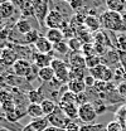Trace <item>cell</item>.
I'll return each mask as SVG.
<instances>
[{
	"mask_svg": "<svg viewBox=\"0 0 126 131\" xmlns=\"http://www.w3.org/2000/svg\"><path fill=\"white\" fill-rule=\"evenodd\" d=\"M101 27L109 32H122V14L105 10L100 15Z\"/></svg>",
	"mask_w": 126,
	"mask_h": 131,
	"instance_id": "6da1fadb",
	"label": "cell"
},
{
	"mask_svg": "<svg viewBox=\"0 0 126 131\" xmlns=\"http://www.w3.org/2000/svg\"><path fill=\"white\" fill-rule=\"evenodd\" d=\"M68 23L69 20H67L59 12L49 10L47 18L44 20V27H47L48 29H62Z\"/></svg>",
	"mask_w": 126,
	"mask_h": 131,
	"instance_id": "7a4b0ae2",
	"label": "cell"
},
{
	"mask_svg": "<svg viewBox=\"0 0 126 131\" xmlns=\"http://www.w3.org/2000/svg\"><path fill=\"white\" fill-rule=\"evenodd\" d=\"M50 67L54 69V73H56V78L58 81H61L64 84L66 82H69V66L66 61L59 59V58H54L52 61V64Z\"/></svg>",
	"mask_w": 126,
	"mask_h": 131,
	"instance_id": "3957f363",
	"label": "cell"
},
{
	"mask_svg": "<svg viewBox=\"0 0 126 131\" xmlns=\"http://www.w3.org/2000/svg\"><path fill=\"white\" fill-rule=\"evenodd\" d=\"M33 63L27 59H18L14 64L9 68V73L22 77V78H28V76L32 73Z\"/></svg>",
	"mask_w": 126,
	"mask_h": 131,
	"instance_id": "277c9868",
	"label": "cell"
},
{
	"mask_svg": "<svg viewBox=\"0 0 126 131\" xmlns=\"http://www.w3.org/2000/svg\"><path fill=\"white\" fill-rule=\"evenodd\" d=\"M90 71V74L93 77L97 82H106L109 83L113 80V74L115 72L111 69L110 67L105 64H100L97 67H94L92 69H88Z\"/></svg>",
	"mask_w": 126,
	"mask_h": 131,
	"instance_id": "5b68a950",
	"label": "cell"
},
{
	"mask_svg": "<svg viewBox=\"0 0 126 131\" xmlns=\"http://www.w3.org/2000/svg\"><path fill=\"white\" fill-rule=\"evenodd\" d=\"M97 112L94 110L93 105L91 102H87L78 107V120L83 122V125L93 124L97 118Z\"/></svg>",
	"mask_w": 126,
	"mask_h": 131,
	"instance_id": "8992f818",
	"label": "cell"
},
{
	"mask_svg": "<svg viewBox=\"0 0 126 131\" xmlns=\"http://www.w3.org/2000/svg\"><path fill=\"white\" fill-rule=\"evenodd\" d=\"M50 8H49V3L46 0H37L33 1V15L35 18V20L40 24L44 25V20L47 18Z\"/></svg>",
	"mask_w": 126,
	"mask_h": 131,
	"instance_id": "52a82bcc",
	"label": "cell"
},
{
	"mask_svg": "<svg viewBox=\"0 0 126 131\" xmlns=\"http://www.w3.org/2000/svg\"><path fill=\"white\" fill-rule=\"evenodd\" d=\"M47 118H48V121H49V126L59 127V129H64V130H66V127L72 122V120H69V118L64 115V112L61 110V107H59L58 105H57L56 111L50 115V116H48Z\"/></svg>",
	"mask_w": 126,
	"mask_h": 131,
	"instance_id": "ba28073f",
	"label": "cell"
},
{
	"mask_svg": "<svg viewBox=\"0 0 126 131\" xmlns=\"http://www.w3.org/2000/svg\"><path fill=\"white\" fill-rule=\"evenodd\" d=\"M5 78V83L6 86H10L12 88H18V90H24L25 87H30V82L27 81V78H22V77H18V76H14L12 73H8L4 76Z\"/></svg>",
	"mask_w": 126,
	"mask_h": 131,
	"instance_id": "9c48e42d",
	"label": "cell"
},
{
	"mask_svg": "<svg viewBox=\"0 0 126 131\" xmlns=\"http://www.w3.org/2000/svg\"><path fill=\"white\" fill-rule=\"evenodd\" d=\"M102 64L111 67V66H121L120 62V53L117 49H107V52L101 57Z\"/></svg>",
	"mask_w": 126,
	"mask_h": 131,
	"instance_id": "30bf717a",
	"label": "cell"
},
{
	"mask_svg": "<svg viewBox=\"0 0 126 131\" xmlns=\"http://www.w3.org/2000/svg\"><path fill=\"white\" fill-rule=\"evenodd\" d=\"M34 50L37 53H43V54H53V44L46 38V35H40L39 39L35 42L33 46Z\"/></svg>",
	"mask_w": 126,
	"mask_h": 131,
	"instance_id": "8fae6325",
	"label": "cell"
},
{
	"mask_svg": "<svg viewBox=\"0 0 126 131\" xmlns=\"http://www.w3.org/2000/svg\"><path fill=\"white\" fill-rule=\"evenodd\" d=\"M18 59H19V58H18L16 53L12 48H10L9 46H8L6 48H3V49H1L0 61L4 63V66H5L6 68H10V67H12V66H13L16 62V61H18Z\"/></svg>",
	"mask_w": 126,
	"mask_h": 131,
	"instance_id": "7c38bea8",
	"label": "cell"
},
{
	"mask_svg": "<svg viewBox=\"0 0 126 131\" xmlns=\"http://www.w3.org/2000/svg\"><path fill=\"white\" fill-rule=\"evenodd\" d=\"M67 63L69 68H86V58L79 52H71L68 54Z\"/></svg>",
	"mask_w": 126,
	"mask_h": 131,
	"instance_id": "4fadbf2b",
	"label": "cell"
},
{
	"mask_svg": "<svg viewBox=\"0 0 126 131\" xmlns=\"http://www.w3.org/2000/svg\"><path fill=\"white\" fill-rule=\"evenodd\" d=\"M54 59L53 54H43V53H37L33 57V64L37 68H46V67H50L52 61Z\"/></svg>",
	"mask_w": 126,
	"mask_h": 131,
	"instance_id": "5bb4252c",
	"label": "cell"
},
{
	"mask_svg": "<svg viewBox=\"0 0 126 131\" xmlns=\"http://www.w3.org/2000/svg\"><path fill=\"white\" fill-rule=\"evenodd\" d=\"M48 126H49L48 118L47 117H42V118L32 120L29 124H27L24 126L23 131H46Z\"/></svg>",
	"mask_w": 126,
	"mask_h": 131,
	"instance_id": "9a60e30c",
	"label": "cell"
},
{
	"mask_svg": "<svg viewBox=\"0 0 126 131\" xmlns=\"http://www.w3.org/2000/svg\"><path fill=\"white\" fill-rule=\"evenodd\" d=\"M85 28L91 33L100 32L101 27V21H100V16H96L94 14H87L85 18Z\"/></svg>",
	"mask_w": 126,
	"mask_h": 131,
	"instance_id": "2e32d148",
	"label": "cell"
},
{
	"mask_svg": "<svg viewBox=\"0 0 126 131\" xmlns=\"http://www.w3.org/2000/svg\"><path fill=\"white\" fill-rule=\"evenodd\" d=\"M15 13V5L12 1H4L0 3V20H8Z\"/></svg>",
	"mask_w": 126,
	"mask_h": 131,
	"instance_id": "e0dca14e",
	"label": "cell"
},
{
	"mask_svg": "<svg viewBox=\"0 0 126 131\" xmlns=\"http://www.w3.org/2000/svg\"><path fill=\"white\" fill-rule=\"evenodd\" d=\"M27 97L28 101L30 103H35V105H40L44 100H46V95L43 92V88L42 87H38L35 90H30L27 92Z\"/></svg>",
	"mask_w": 126,
	"mask_h": 131,
	"instance_id": "ac0fdd59",
	"label": "cell"
},
{
	"mask_svg": "<svg viewBox=\"0 0 126 131\" xmlns=\"http://www.w3.org/2000/svg\"><path fill=\"white\" fill-rule=\"evenodd\" d=\"M57 105L61 107V110L69 120L76 121V118H78V106L77 105H66V103H57Z\"/></svg>",
	"mask_w": 126,
	"mask_h": 131,
	"instance_id": "d6986e66",
	"label": "cell"
},
{
	"mask_svg": "<svg viewBox=\"0 0 126 131\" xmlns=\"http://www.w3.org/2000/svg\"><path fill=\"white\" fill-rule=\"evenodd\" d=\"M14 29H15L19 34L25 35L27 33H29L30 30H33L34 28L32 27V24H30V21L28 20V18H20V19H18V21L15 23Z\"/></svg>",
	"mask_w": 126,
	"mask_h": 131,
	"instance_id": "ffe728a7",
	"label": "cell"
},
{
	"mask_svg": "<svg viewBox=\"0 0 126 131\" xmlns=\"http://www.w3.org/2000/svg\"><path fill=\"white\" fill-rule=\"evenodd\" d=\"M0 127L1 129H5V130H8V131H23L24 130V126L20 122L9 121L4 116H0Z\"/></svg>",
	"mask_w": 126,
	"mask_h": 131,
	"instance_id": "44dd1931",
	"label": "cell"
},
{
	"mask_svg": "<svg viewBox=\"0 0 126 131\" xmlns=\"http://www.w3.org/2000/svg\"><path fill=\"white\" fill-rule=\"evenodd\" d=\"M46 38L52 44H57L64 40V34L61 29H48L46 33Z\"/></svg>",
	"mask_w": 126,
	"mask_h": 131,
	"instance_id": "7402d4cb",
	"label": "cell"
},
{
	"mask_svg": "<svg viewBox=\"0 0 126 131\" xmlns=\"http://www.w3.org/2000/svg\"><path fill=\"white\" fill-rule=\"evenodd\" d=\"M67 86H68V91L73 92L75 95L86 92V84H85L83 80H71L67 83Z\"/></svg>",
	"mask_w": 126,
	"mask_h": 131,
	"instance_id": "603a6c76",
	"label": "cell"
},
{
	"mask_svg": "<svg viewBox=\"0 0 126 131\" xmlns=\"http://www.w3.org/2000/svg\"><path fill=\"white\" fill-rule=\"evenodd\" d=\"M38 78L42 80L44 83H49L56 78V73L54 69L52 67H46V68H40L38 72Z\"/></svg>",
	"mask_w": 126,
	"mask_h": 131,
	"instance_id": "cb8c5ba5",
	"label": "cell"
},
{
	"mask_svg": "<svg viewBox=\"0 0 126 131\" xmlns=\"http://www.w3.org/2000/svg\"><path fill=\"white\" fill-rule=\"evenodd\" d=\"M106 8H107V10L122 14L125 12V1L124 0H107L106 1Z\"/></svg>",
	"mask_w": 126,
	"mask_h": 131,
	"instance_id": "d4e9b609",
	"label": "cell"
},
{
	"mask_svg": "<svg viewBox=\"0 0 126 131\" xmlns=\"http://www.w3.org/2000/svg\"><path fill=\"white\" fill-rule=\"evenodd\" d=\"M27 115L30 116L33 120L44 117V114H43V110H42L40 105H35V103H29L28 105V107H27Z\"/></svg>",
	"mask_w": 126,
	"mask_h": 131,
	"instance_id": "484cf974",
	"label": "cell"
},
{
	"mask_svg": "<svg viewBox=\"0 0 126 131\" xmlns=\"http://www.w3.org/2000/svg\"><path fill=\"white\" fill-rule=\"evenodd\" d=\"M40 34L38 29H33L29 33H27L25 35H23V44L24 46H34L35 42L39 39Z\"/></svg>",
	"mask_w": 126,
	"mask_h": 131,
	"instance_id": "4316f807",
	"label": "cell"
},
{
	"mask_svg": "<svg viewBox=\"0 0 126 131\" xmlns=\"http://www.w3.org/2000/svg\"><path fill=\"white\" fill-rule=\"evenodd\" d=\"M40 107L43 110V114H44V117H48L53 114L57 108V105L54 103V101L49 100V98H46L42 103H40Z\"/></svg>",
	"mask_w": 126,
	"mask_h": 131,
	"instance_id": "83f0119b",
	"label": "cell"
},
{
	"mask_svg": "<svg viewBox=\"0 0 126 131\" xmlns=\"http://www.w3.org/2000/svg\"><path fill=\"white\" fill-rule=\"evenodd\" d=\"M58 103H66V105H77L78 106V102H77V95H75L73 92L71 91H66L62 95V97L59 100Z\"/></svg>",
	"mask_w": 126,
	"mask_h": 131,
	"instance_id": "f1b7e54d",
	"label": "cell"
},
{
	"mask_svg": "<svg viewBox=\"0 0 126 131\" xmlns=\"http://www.w3.org/2000/svg\"><path fill=\"white\" fill-rule=\"evenodd\" d=\"M87 68H71L69 69V81L71 80H83L86 77Z\"/></svg>",
	"mask_w": 126,
	"mask_h": 131,
	"instance_id": "f546056e",
	"label": "cell"
},
{
	"mask_svg": "<svg viewBox=\"0 0 126 131\" xmlns=\"http://www.w3.org/2000/svg\"><path fill=\"white\" fill-rule=\"evenodd\" d=\"M86 58V68L87 69H92L97 66L102 64L101 62V57L97 56V54H93V56H88V57H85Z\"/></svg>",
	"mask_w": 126,
	"mask_h": 131,
	"instance_id": "4dcf8cb0",
	"label": "cell"
},
{
	"mask_svg": "<svg viewBox=\"0 0 126 131\" xmlns=\"http://www.w3.org/2000/svg\"><path fill=\"white\" fill-rule=\"evenodd\" d=\"M67 44H68V47L71 49V52H81V49L83 47V42L79 39L78 37H75V38L69 39L67 42Z\"/></svg>",
	"mask_w": 126,
	"mask_h": 131,
	"instance_id": "1f68e13d",
	"label": "cell"
},
{
	"mask_svg": "<svg viewBox=\"0 0 126 131\" xmlns=\"http://www.w3.org/2000/svg\"><path fill=\"white\" fill-rule=\"evenodd\" d=\"M69 47L68 44L63 40L61 43H57V44H53V52L54 53H58V54H69Z\"/></svg>",
	"mask_w": 126,
	"mask_h": 131,
	"instance_id": "d6a6232c",
	"label": "cell"
},
{
	"mask_svg": "<svg viewBox=\"0 0 126 131\" xmlns=\"http://www.w3.org/2000/svg\"><path fill=\"white\" fill-rule=\"evenodd\" d=\"M9 101H13L12 90L1 88V90H0V105H3V103H5V102H9Z\"/></svg>",
	"mask_w": 126,
	"mask_h": 131,
	"instance_id": "836d02e7",
	"label": "cell"
},
{
	"mask_svg": "<svg viewBox=\"0 0 126 131\" xmlns=\"http://www.w3.org/2000/svg\"><path fill=\"white\" fill-rule=\"evenodd\" d=\"M81 53L85 56V57H88V56H93L96 54V48H94L93 43H86L83 44V47L81 49Z\"/></svg>",
	"mask_w": 126,
	"mask_h": 131,
	"instance_id": "e575fe53",
	"label": "cell"
},
{
	"mask_svg": "<svg viewBox=\"0 0 126 131\" xmlns=\"http://www.w3.org/2000/svg\"><path fill=\"white\" fill-rule=\"evenodd\" d=\"M105 129V125L102 124H88V125H82L79 131H102Z\"/></svg>",
	"mask_w": 126,
	"mask_h": 131,
	"instance_id": "d590c367",
	"label": "cell"
},
{
	"mask_svg": "<svg viewBox=\"0 0 126 131\" xmlns=\"http://www.w3.org/2000/svg\"><path fill=\"white\" fill-rule=\"evenodd\" d=\"M106 131H124V129L117 121H111L106 126Z\"/></svg>",
	"mask_w": 126,
	"mask_h": 131,
	"instance_id": "8d00e7d4",
	"label": "cell"
},
{
	"mask_svg": "<svg viewBox=\"0 0 126 131\" xmlns=\"http://www.w3.org/2000/svg\"><path fill=\"white\" fill-rule=\"evenodd\" d=\"M83 82H85V84H86V88H93L97 81L88 73V74H86V77L83 78Z\"/></svg>",
	"mask_w": 126,
	"mask_h": 131,
	"instance_id": "74e56055",
	"label": "cell"
},
{
	"mask_svg": "<svg viewBox=\"0 0 126 131\" xmlns=\"http://www.w3.org/2000/svg\"><path fill=\"white\" fill-rule=\"evenodd\" d=\"M117 93H119L121 97L126 98V81L121 82V83L117 86Z\"/></svg>",
	"mask_w": 126,
	"mask_h": 131,
	"instance_id": "f35d334b",
	"label": "cell"
},
{
	"mask_svg": "<svg viewBox=\"0 0 126 131\" xmlns=\"http://www.w3.org/2000/svg\"><path fill=\"white\" fill-rule=\"evenodd\" d=\"M79 130H81V126H79L76 121H72V122L66 127V131H79Z\"/></svg>",
	"mask_w": 126,
	"mask_h": 131,
	"instance_id": "ab89813d",
	"label": "cell"
},
{
	"mask_svg": "<svg viewBox=\"0 0 126 131\" xmlns=\"http://www.w3.org/2000/svg\"><path fill=\"white\" fill-rule=\"evenodd\" d=\"M122 32L126 33V13H122Z\"/></svg>",
	"mask_w": 126,
	"mask_h": 131,
	"instance_id": "60d3db41",
	"label": "cell"
},
{
	"mask_svg": "<svg viewBox=\"0 0 126 131\" xmlns=\"http://www.w3.org/2000/svg\"><path fill=\"white\" fill-rule=\"evenodd\" d=\"M46 131H66L64 129H59V127H54V126H48Z\"/></svg>",
	"mask_w": 126,
	"mask_h": 131,
	"instance_id": "b9f144b4",
	"label": "cell"
},
{
	"mask_svg": "<svg viewBox=\"0 0 126 131\" xmlns=\"http://www.w3.org/2000/svg\"><path fill=\"white\" fill-rule=\"evenodd\" d=\"M5 69H6V67H5V66H4V63L0 61V76L4 73V71H5Z\"/></svg>",
	"mask_w": 126,
	"mask_h": 131,
	"instance_id": "7bdbcfd3",
	"label": "cell"
},
{
	"mask_svg": "<svg viewBox=\"0 0 126 131\" xmlns=\"http://www.w3.org/2000/svg\"><path fill=\"white\" fill-rule=\"evenodd\" d=\"M0 131H8V130H5V129H1V127H0Z\"/></svg>",
	"mask_w": 126,
	"mask_h": 131,
	"instance_id": "ee69618b",
	"label": "cell"
},
{
	"mask_svg": "<svg viewBox=\"0 0 126 131\" xmlns=\"http://www.w3.org/2000/svg\"><path fill=\"white\" fill-rule=\"evenodd\" d=\"M125 13H126V1H125Z\"/></svg>",
	"mask_w": 126,
	"mask_h": 131,
	"instance_id": "f6af8a7d",
	"label": "cell"
},
{
	"mask_svg": "<svg viewBox=\"0 0 126 131\" xmlns=\"http://www.w3.org/2000/svg\"><path fill=\"white\" fill-rule=\"evenodd\" d=\"M0 24H1V20H0Z\"/></svg>",
	"mask_w": 126,
	"mask_h": 131,
	"instance_id": "bcb514c9",
	"label": "cell"
},
{
	"mask_svg": "<svg viewBox=\"0 0 126 131\" xmlns=\"http://www.w3.org/2000/svg\"><path fill=\"white\" fill-rule=\"evenodd\" d=\"M125 34H126V33H125Z\"/></svg>",
	"mask_w": 126,
	"mask_h": 131,
	"instance_id": "7dc6e473",
	"label": "cell"
}]
</instances>
